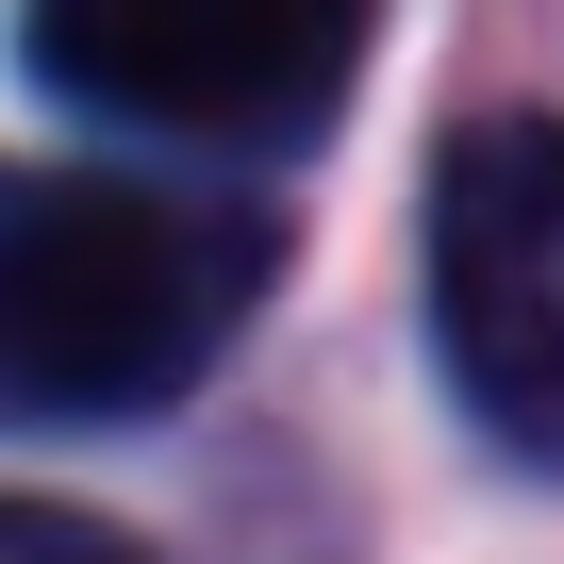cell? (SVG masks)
<instances>
[{
	"mask_svg": "<svg viewBox=\"0 0 564 564\" xmlns=\"http://www.w3.org/2000/svg\"><path fill=\"white\" fill-rule=\"evenodd\" d=\"M265 300V216L150 166H34L0 216V382L34 432H133Z\"/></svg>",
	"mask_w": 564,
	"mask_h": 564,
	"instance_id": "obj_1",
	"label": "cell"
},
{
	"mask_svg": "<svg viewBox=\"0 0 564 564\" xmlns=\"http://www.w3.org/2000/svg\"><path fill=\"white\" fill-rule=\"evenodd\" d=\"M382 0H34V84L133 150H316Z\"/></svg>",
	"mask_w": 564,
	"mask_h": 564,
	"instance_id": "obj_2",
	"label": "cell"
},
{
	"mask_svg": "<svg viewBox=\"0 0 564 564\" xmlns=\"http://www.w3.org/2000/svg\"><path fill=\"white\" fill-rule=\"evenodd\" d=\"M432 349L481 432L564 448V117H481L432 166Z\"/></svg>",
	"mask_w": 564,
	"mask_h": 564,
	"instance_id": "obj_3",
	"label": "cell"
},
{
	"mask_svg": "<svg viewBox=\"0 0 564 564\" xmlns=\"http://www.w3.org/2000/svg\"><path fill=\"white\" fill-rule=\"evenodd\" d=\"M0 564H150V547L100 531V514H67V498H18V514H0Z\"/></svg>",
	"mask_w": 564,
	"mask_h": 564,
	"instance_id": "obj_4",
	"label": "cell"
}]
</instances>
